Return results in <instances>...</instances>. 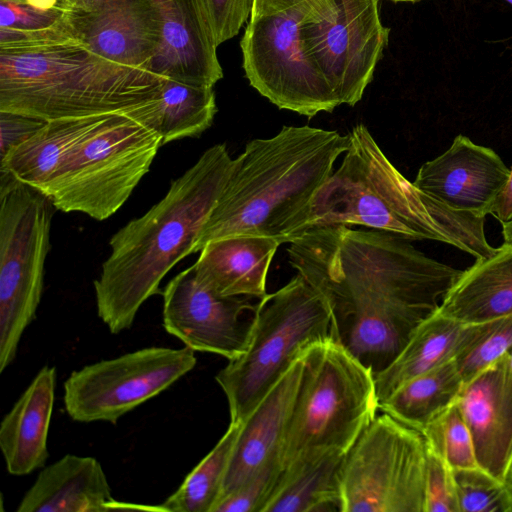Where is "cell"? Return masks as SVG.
Masks as SVG:
<instances>
[{
  "label": "cell",
  "mask_w": 512,
  "mask_h": 512,
  "mask_svg": "<svg viewBox=\"0 0 512 512\" xmlns=\"http://www.w3.org/2000/svg\"><path fill=\"white\" fill-rule=\"evenodd\" d=\"M512 349V314L497 318L457 359L463 384Z\"/></svg>",
  "instance_id": "obj_33"
},
{
  "label": "cell",
  "mask_w": 512,
  "mask_h": 512,
  "mask_svg": "<svg viewBox=\"0 0 512 512\" xmlns=\"http://www.w3.org/2000/svg\"><path fill=\"white\" fill-rule=\"evenodd\" d=\"M426 443L452 470L481 468L469 427L456 399L421 430Z\"/></svg>",
  "instance_id": "obj_30"
},
{
  "label": "cell",
  "mask_w": 512,
  "mask_h": 512,
  "mask_svg": "<svg viewBox=\"0 0 512 512\" xmlns=\"http://www.w3.org/2000/svg\"><path fill=\"white\" fill-rule=\"evenodd\" d=\"M304 359L279 453L283 469L315 454L347 453L379 409L374 374L333 337L307 346Z\"/></svg>",
  "instance_id": "obj_6"
},
{
  "label": "cell",
  "mask_w": 512,
  "mask_h": 512,
  "mask_svg": "<svg viewBox=\"0 0 512 512\" xmlns=\"http://www.w3.org/2000/svg\"><path fill=\"white\" fill-rule=\"evenodd\" d=\"M349 135L310 126H283L270 138L249 141L196 240L235 235L290 243L307 231L314 200L348 149Z\"/></svg>",
  "instance_id": "obj_2"
},
{
  "label": "cell",
  "mask_w": 512,
  "mask_h": 512,
  "mask_svg": "<svg viewBox=\"0 0 512 512\" xmlns=\"http://www.w3.org/2000/svg\"><path fill=\"white\" fill-rule=\"evenodd\" d=\"M243 422H231L214 448L162 504L168 512H212L217 503Z\"/></svg>",
  "instance_id": "obj_29"
},
{
  "label": "cell",
  "mask_w": 512,
  "mask_h": 512,
  "mask_svg": "<svg viewBox=\"0 0 512 512\" xmlns=\"http://www.w3.org/2000/svg\"><path fill=\"white\" fill-rule=\"evenodd\" d=\"M162 11V38L149 71L186 84L213 87L223 78V69L202 0H166Z\"/></svg>",
  "instance_id": "obj_18"
},
{
  "label": "cell",
  "mask_w": 512,
  "mask_h": 512,
  "mask_svg": "<svg viewBox=\"0 0 512 512\" xmlns=\"http://www.w3.org/2000/svg\"><path fill=\"white\" fill-rule=\"evenodd\" d=\"M340 166L318 192L308 229L360 225L410 241L433 240L451 245L475 259L491 256L485 218L457 211L427 195L390 162L368 128L348 133Z\"/></svg>",
  "instance_id": "obj_4"
},
{
  "label": "cell",
  "mask_w": 512,
  "mask_h": 512,
  "mask_svg": "<svg viewBox=\"0 0 512 512\" xmlns=\"http://www.w3.org/2000/svg\"><path fill=\"white\" fill-rule=\"evenodd\" d=\"M425 512H459L453 470L427 443Z\"/></svg>",
  "instance_id": "obj_34"
},
{
  "label": "cell",
  "mask_w": 512,
  "mask_h": 512,
  "mask_svg": "<svg viewBox=\"0 0 512 512\" xmlns=\"http://www.w3.org/2000/svg\"><path fill=\"white\" fill-rule=\"evenodd\" d=\"M503 484L508 495L510 508L512 512V453L504 473Z\"/></svg>",
  "instance_id": "obj_40"
},
{
  "label": "cell",
  "mask_w": 512,
  "mask_h": 512,
  "mask_svg": "<svg viewBox=\"0 0 512 512\" xmlns=\"http://www.w3.org/2000/svg\"><path fill=\"white\" fill-rule=\"evenodd\" d=\"M254 0H202L217 46L236 36L251 16Z\"/></svg>",
  "instance_id": "obj_36"
},
{
  "label": "cell",
  "mask_w": 512,
  "mask_h": 512,
  "mask_svg": "<svg viewBox=\"0 0 512 512\" xmlns=\"http://www.w3.org/2000/svg\"><path fill=\"white\" fill-rule=\"evenodd\" d=\"M75 0H60L59 2L62 3V4H66V5H69L71 3H73Z\"/></svg>",
  "instance_id": "obj_44"
},
{
  "label": "cell",
  "mask_w": 512,
  "mask_h": 512,
  "mask_svg": "<svg viewBox=\"0 0 512 512\" xmlns=\"http://www.w3.org/2000/svg\"><path fill=\"white\" fill-rule=\"evenodd\" d=\"M505 1H507L508 3H510L512 5V0H505Z\"/></svg>",
  "instance_id": "obj_47"
},
{
  "label": "cell",
  "mask_w": 512,
  "mask_h": 512,
  "mask_svg": "<svg viewBox=\"0 0 512 512\" xmlns=\"http://www.w3.org/2000/svg\"><path fill=\"white\" fill-rule=\"evenodd\" d=\"M333 15V14H332ZM330 17L304 4L247 24L240 42L249 84L279 109L313 117L340 105L301 39L303 23Z\"/></svg>",
  "instance_id": "obj_11"
},
{
  "label": "cell",
  "mask_w": 512,
  "mask_h": 512,
  "mask_svg": "<svg viewBox=\"0 0 512 512\" xmlns=\"http://www.w3.org/2000/svg\"><path fill=\"white\" fill-rule=\"evenodd\" d=\"M64 7L74 38L118 64L149 71L162 38L163 4L154 0H75Z\"/></svg>",
  "instance_id": "obj_15"
},
{
  "label": "cell",
  "mask_w": 512,
  "mask_h": 512,
  "mask_svg": "<svg viewBox=\"0 0 512 512\" xmlns=\"http://www.w3.org/2000/svg\"><path fill=\"white\" fill-rule=\"evenodd\" d=\"M304 349L243 422L219 499L239 488L269 461L279 457L303 377Z\"/></svg>",
  "instance_id": "obj_19"
},
{
  "label": "cell",
  "mask_w": 512,
  "mask_h": 512,
  "mask_svg": "<svg viewBox=\"0 0 512 512\" xmlns=\"http://www.w3.org/2000/svg\"><path fill=\"white\" fill-rule=\"evenodd\" d=\"M509 367L512 374V349L508 351Z\"/></svg>",
  "instance_id": "obj_43"
},
{
  "label": "cell",
  "mask_w": 512,
  "mask_h": 512,
  "mask_svg": "<svg viewBox=\"0 0 512 512\" xmlns=\"http://www.w3.org/2000/svg\"><path fill=\"white\" fill-rule=\"evenodd\" d=\"M103 115L45 121L0 159V171L42 192L70 150Z\"/></svg>",
  "instance_id": "obj_26"
},
{
  "label": "cell",
  "mask_w": 512,
  "mask_h": 512,
  "mask_svg": "<svg viewBox=\"0 0 512 512\" xmlns=\"http://www.w3.org/2000/svg\"><path fill=\"white\" fill-rule=\"evenodd\" d=\"M233 165L226 144H216L179 178L145 214L110 239V254L94 280L97 313L112 334L130 329L160 283L194 253L200 231L227 182Z\"/></svg>",
  "instance_id": "obj_3"
},
{
  "label": "cell",
  "mask_w": 512,
  "mask_h": 512,
  "mask_svg": "<svg viewBox=\"0 0 512 512\" xmlns=\"http://www.w3.org/2000/svg\"><path fill=\"white\" fill-rule=\"evenodd\" d=\"M410 240L348 225L314 227L289 243L290 265L325 299L333 338L374 375L435 312L462 270Z\"/></svg>",
  "instance_id": "obj_1"
},
{
  "label": "cell",
  "mask_w": 512,
  "mask_h": 512,
  "mask_svg": "<svg viewBox=\"0 0 512 512\" xmlns=\"http://www.w3.org/2000/svg\"><path fill=\"white\" fill-rule=\"evenodd\" d=\"M63 17L64 7L60 3L53 9L42 10L26 0H0V28L43 30L57 25Z\"/></svg>",
  "instance_id": "obj_35"
},
{
  "label": "cell",
  "mask_w": 512,
  "mask_h": 512,
  "mask_svg": "<svg viewBox=\"0 0 512 512\" xmlns=\"http://www.w3.org/2000/svg\"><path fill=\"white\" fill-rule=\"evenodd\" d=\"M56 382V368L42 367L0 423V449L11 475H28L47 462Z\"/></svg>",
  "instance_id": "obj_23"
},
{
  "label": "cell",
  "mask_w": 512,
  "mask_h": 512,
  "mask_svg": "<svg viewBox=\"0 0 512 512\" xmlns=\"http://www.w3.org/2000/svg\"><path fill=\"white\" fill-rule=\"evenodd\" d=\"M503 243L512 245V221L502 224Z\"/></svg>",
  "instance_id": "obj_42"
},
{
  "label": "cell",
  "mask_w": 512,
  "mask_h": 512,
  "mask_svg": "<svg viewBox=\"0 0 512 512\" xmlns=\"http://www.w3.org/2000/svg\"><path fill=\"white\" fill-rule=\"evenodd\" d=\"M281 243L271 237L235 235L206 244L192 265L197 280L224 297L263 298L271 261Z\"/></svg>",
  "instance_id": "obj_22"
},
{
  "label": "cell",
  "mask_w": 512,
  "mask_h": 512,
  "mask_svg": "<svg viewBox=\"0 0 512 512\" xmlns=\"http://www.w3.org/2000/svg\"><path fill=\"white\" fill-rule=\"evenodd\" d=\"M345 455L329 451L286 466L263 512H343L340 477Z\"/></svg>",
  "instance_id": "obj_25"
},
{
  "label": "cell",
  "mask_w": 512,
  "mask_h": 512,
  "mask_svg": "<svg viewBox=\"0 0 512 512\" xmlns=\"http://www.w3.org/2000/svg\"><path fill=\"white\" fill-rule=\"evenodd\" d=\"M490 215L501 224L512 221V169L506 184L493 205Z\"/></svg>",
  "instance_id": "obj_39"
},
{
  "label": "cell",
  "mask_w": 512,
  "mask_h": 512,
  "mask_svg": "<svg viewBox=\"0 0 512 512\" xmlns=\"http://www.w3.org/2000/svg\"><path fill=\"white\" fill-rule=\"evenodd\" d=\"M337 3L333 15L303 23L300 33L340 105L354 106L373 79L390 30L381 22L379 0Z\"/></svg>",
  "instance_id": "obj_13"
},
{
  "label": "cell",
  "mask_w": 512,
  "mask_h": 512,
  "mask_svg": "<svg viewBox=\"0 0 512 512\" xmlns=\"http://www.w3.org/2000/svg\"><path fill=\"white\" fill-rule=\"evenodd\" d=\"M333 337L323 296L297 273L257 303L247 349L215 376L231 422H244L301 351Z\"/></svg>",
  "instance_id": "obj_7"
},
{
  "label": "cell",
  "mask_w": 512,
  "mask_h": 512,
  "mask_svg": "<svg viewBox=\"0 0 512 512\" xmlns=\"http://www.w3.org/2000/svg\"><path fill=\"white\" fill-rule=\"evenodd\" d=\"M30 5L42 9L49 10L59 5L60 0H26Z\"/></svg>",
  "instance_id": "obj_41"
},
{
  "label": "cell",
  "mask_w": 512,
  "mask_h": 512,
  "mask_svg": "<svg viewBox=\"0 0 512 512\" xmlns=\"http://www.w3.org/2000/svg\"><path fill=\"white\" fill-rule=\"evenodd\" d=\"M463 379L455 360L409 380L379 404V409L421 431L458 396Z\"/></svg>",
  "instance_id": "obj_28"
},
{
  "label": "cell",
  "mask_w": 512,
  "mask_h": 512,
  "mask_svg": "<svg viewBox=\"0 0 512 512\" xmlns=\"http://www.w3.org/2000/svg\"><path fill=\"white\" fill-rule=\"evenodd\" d=\"M53 204L0 171V372L14 361L41 301Z\"/></svg>",
  "instance_id": "obj_9"
},
{
  "label": "cell",
  "mask_w": 512,
  "mask_h": 512,
  "mask_svg": "<svg viewBox=\"0 0 512 512\" xmlns=\"http://www.w3.org/2000/svg\"><path fill=\"white\" fill-rule=\"evenodd\" d=\"M304 4L312 5L328 16L338 9L337 0H254L250 21L286 12Z\"/></svg>",
  "instance_id": "obj_38"
},
{
  "label": "cell",
  "mask_w": 512,
  "mask_h": 512,
  "mask_svg": "<svg viewBox=\"0 0 512 512\" xmlns=\"http://www.w3.org/2000/svg\"><path fill=\"white\" fill-rule=\"evenodd\" d=\"M345 1H348V0H337V2H345Z\"/></svg>",
  "instance_id": "obj_48"
},
{
  "label": "cell",
  "mask_w": 512,
  "mask_h": 512,
  "mask_svg": "<svg viewBox=\"0 0 512 512\" xmlns=\"http://www.w3.org/2000/svg\"><path fill=\"white\" fill-rule=\"evenodd\" d=\"M438 310L465 323L512 314V245L503 243L491 256L462 270Z\"/></svg>",
  "instance_id": "obj_24"
},
{
  "label": "cell",
  "mask_w": 512,
  "mask_h": 512,
  "mask_svg": "<svg viewBox=\"0 0 512 512\" xmlns=\"http://www.w3.org/2000/svg\"><path fill=\"white\" fill-rule=\"evenodd\" d=\"M391 1H394V2H416L419 0H391Z\"/></svg>",
  "instance_id": "obj_45"
},
{
  "label": "cell",
  "mask_w": 512,
  "mask_h": 512,
  "mask_svg": "<svg viewBox=\"0 0 512 512\" xmlns=\"http://www.w3.org/2000/svg\"><path fill=\"white\" fill-rule=\"evenodd\" d=\"M45 121L0 111V159L36 132Z\"/></svg>",
  "instance_id": "obj_37"
},
{
  "label": "cell",
  "mask_w": 512,
  "mask_h": 512,
  "mask_svg": "<svg viewBox=\"0 0 512 512\" xmlns=\"http://www.w3.org/2000/svg\"><path fill=\"white\" fill-rule=\"evenodd\" d=\"M459 512H511L502 481L482 468L453 470Z\"/></svg>",
  "instance_id": "obj_31"
},
{
  "label": "cell",
  "mask_w": 512,
  "mask_h": 512,
  "mask_svg": "<svg viewBox=\"0 0 512 512\" xmlns=\"http://www.w3.org/2000/svg\"><path fill=\"white\" fill-rule=\"evenodd\" d=\"M426 465L422 432L383 412L345 455L343 512H425Z\"/></svg>",
  "instance_id": "obj_10"
},
{
  "label": "cell",
  "mask_w": 512,
  "mask_h": 512,
  "mask_svg": "<svg viewBox=\"0 0 512 512\" xmlns=\"http://www.w3.org/2000/svg\"><path fill=\"white\" fill-rule=\"evenodd\" d=\"M164 79L106 59L78 40L0 51V111L42 121L127 115L157 99Z\"/></svg>",
  "instance_id": "obj_5"
},
{
  "label": "cell",
  "mask_w": 512,
  "mask_h": 512,
  "mask_svg": "<svg viewBox=\"0 0 512 512\" xmlns=\"http://www.w3.org/2000/svg\"><path fill=\"white\" fill-rule=\"evenodd\" d=\"M161 146L153 128L125 114H105L70 150L41 193L60 211L105 220L125 204Z\"/></svg>",
  "instance_id": "obj_8"
},
{
  "label": "cell",
  "mask_w": 512,
  "mask_h": 512,
  "mask_svg": "<svg viewBox=\"0 0 512 512\" xmlns=\"http://www.w3.org/2000/svg\"><path fill=\"white\" fill-rule=\"evenodd\" d=\"M494 320L465 323L437 309L415 328L396 358L374 375L378 403L414 377L457 359Z\"/></svg>",
  "instance_id": "obj_21"
},
{
  "label": "cell",
  "mask_w": 512,
  "mask_h": 512,
  "mask_svg": "<svg viewBox=\"0 0 512 512\" xmlns=\"http://www.w3.org/2000/svg\"><path fill=\"white\" fill-rule=\"evenodd\" d=\"M456 401L482 469L503 482L512 453V374L508 352L463 384Z\"/></svg>",
  "instance_id": "obj_17"
},
{
  "label": "cell",
  "mask_w": 512,
  "mask_h": 512,
  "mask_svg": "<svg viewBox=\"0 0 512 512\" xmlns=\"http://www.w3.org/2000/svg\"><path fill=\"white\" fill-rule=\"evenodd\" d=\"M194 352L152 346L86 365L64 383L65 410L77 422L116 424L190 372L197 362Z\"/></svg>",
  "instance_id": "obj_12"
},
{
  "label": "cell",
  "mask_w": 512,
  "mask_h": 512,
  "mask_svg": "<svg viewBox=\"0 0 512 512\" xmlns=\"http://www.w3.org/2000/svg\"><path fill=\"white\" fill-rule=\"evenodd\" d=\"M217 112L213 87L165 78L159 97L130 113V117L156 130L163 145L197 137L213 123Z\"/></svg>",
  "instance_id": "obj_27"
},
{
  "label": "cell",
  "mask_w": 512,
  "mask_h": 512,
  "mask_svg": "<svg viewBox=\"0 0 512 512\" xmlns=\"http://www.w3.org/2000/svg\"><path fill=\"white\" fill-rule=\"evenodd\" d=\"M120 509L158 508L116 501L97 459L67 454L42 468L16 511L104 512Z\"/></svg>",
  "instance_id": "obj_20"
},
{
  "label": "cell",
  "mask_w": 512,
  "mask_h": 512,
  "mask_svg": "<svg viewBox=\"0 0 512 512\" xmlns=\"http://www.w3.org/2000/svg\"><path fill=\"white\" fill-rule=\"evenodd\" d=\"M282 471L280 458L272 459L243 485L220 498L212 512H263Z\"/></svg>",
  "instance_id": "obj_32"
},
{
  "label": "cell",
  "mask_w": 512,
  "mask_h": 512,
  "mask_svg": "<svg viewBox=\"0 0 512 512\" xmlns=\"http://www.w3.org/2000/svg\"><path fill=\"white\" fill-rule=\"evenodd\" d=\"M154 1L159 3V4H163L165 2V0H154Z\"/></svg>",
  "instance_id": "obj_46"
},
{
  "label": "cell",
  "mask_w": 512,
  "mask_h": 512,
  "mask_svg": "<svg viewBox=\"0 0 512 512\" xmlns=\"http://www.w3.org/2000/svg\"><path fill=\"white\" fill-rule=\"evenodd\" d=\"M509 175L493 149L459 134L444 153L419 168L413 183L451 209L485 218Z\"/></svg>",
  "instance_id": "obj_16"
},
{
  "label": "cell",
  "mask_w": 512,
  "mask_h": 512,
  "mask_svg": "<svg viewBox=\"0 0 512 512\" xmlns=\"http://www.w3.org/2000/svg\"><path fill=\"white\" fill-rule=\"evenodd\" d=\"M163 326L186 347L235 359L247 349L257 304L250 297H224L204 287L193 266L173 277L162 291Z\"/></svg>",
  "instance_id": "obj_14"
}]
</instances>
